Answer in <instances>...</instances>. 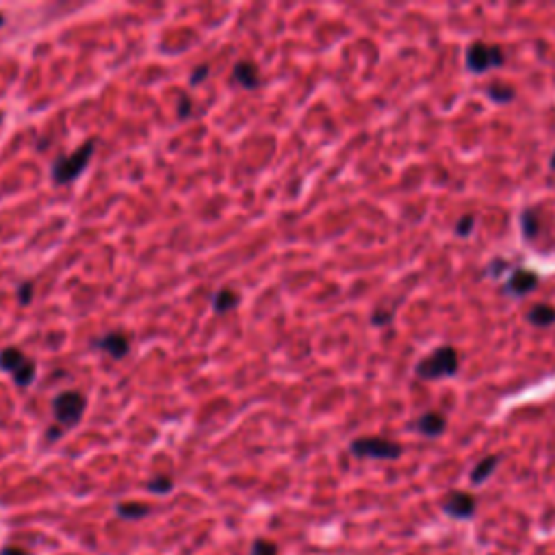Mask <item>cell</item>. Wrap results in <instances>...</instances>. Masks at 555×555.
Returning <instances> with one entry per match:
<instances>
[{
	"label": "cell",
	"instance_id": "4",
	"mask_svg": "<svg viewBox=\"0 0 555 555\" xmlns=\"http://www.w3.org/2000/svg\"><path fill=\"white\" fill-rule=\"evenodd\" d=\"M505 61V55L499 46L475 42L466 48V68L473 74H484L486 70L501 68Z\"/></svg>",
	"mask_w": 555,
	"mask_h": 555
},
{
	"label": "cell",
	"instance_id": "18",
	"mask_svg": "<svg viewBox=\"0 0 555 555\" xmlns=\"http://www.w3.org/2000/svg\"><path fill=\"white\" fill-rule=\"evenodd\" d=\"M172 488H174V482L167 475H158V477L148 482V491L152 495H167V493H172Z\"/></svg>",
	"mask_w": 555,
	"mask_h": 555
},
{
	"label": "cell",
	"instance_id": "24",
	"mask_svg": "<svg viewBox=\"0 0 555 555\" xmlns=\"http://www.w3.org/2000/svg\"><path fill=\"white\" fill-rule=\"evenodd\" d=\"M30 293H33V284L30 282H26V284L20 286V304L22 306L30 302Z\"/></svg>",
	"mask_w": 555,
	"mask_h": 555
},
{
	"label": "cell",
	"instance_id": "7",
	"mask_svg": "<svg viewBox=\"0 0 555 555\" xmlns=\"http://www.w3.org/2000/svg\"><path fill=\"white\" fill-rule=\"evenodd\" d=\"M477 510V499L464 491H451L443 501V512L453 520H471Z\"/></svg>",
	"mask_w": 555,
	"mask_h": 555
},
{
	"label": "cell",
	"instance_id": "26",
	"mask_svg": "<svg viewBox=\"0 0 555 555\" xmlns=\"http://www.w3.org/2000/svg\"><path fill=\"white\" fill-rule=\"evenodd\" d=\"M0 555H30V553L24 549H18V547H5L3 551H0Z\"/></svg>",
	"mask_w": 555,
	"mask_h": 555
},
{
	"label": "cell",
	"instance_id": "2",
	"mask_svg": "<svg viewBox=\"0 0 555 555\" xmlns=\"http://www.w3.org/2000/svg\"><path fill=\"white\" fill-rule=\"evenodd\" d=\"M93 150H95V141L89 139V141H85L83 145H80V148H76L72 154L57 158L55 165H53L55 183L57 185H68V183L76 181V178L83 174L85 167L89 165V161L93 156Z\"/></svg>",
	"mask_w": 555,
	"mask_h": 555
},
{
	"label": "cell",
	"instance_id": "5",
	"mask_svg": "<svg viewBox=\"0 0 555 555\" xmlns=\"http://www.w3.org/2000/svg\"><path fill=\"white\" fill-rule=\"evenodd\" d=\"M85 397L76 393V390H65V393L57 395L55 401H53V412H55V419L59 426L63 428H74L76 423L83 419V412H85Z\"/></svg>",
	"mask_w": 555,
	"mask_h": 555
},
{
	"label": "cell",
	"instance_id": "20",
	"mask_svg": "<svg viewBox=\"0 0 555 555\" xmlns=\"http://www.w3.org/2000/svg\"><path fill=\"white\" fill-rule=\"evenodd\" d=\"M473 226H475V215H462L458 219V224H455V235L458 237H468L473 233Z\"/></svg>",
	"mask_w": 555,
	"mask_h": 555
},
{
	"label": "cell",
	"instance_id": "27",
	"mask_svg": "<svg viewBox=\"0 0 555 555\" xmlns=\"http://www.w3.org/2000/svg\"><path fill=\"white\" fill-rule=\"evenodd\" d=\"M549 167H551V170L555 172V152L551 154V161H549Z\"/></svg>",
	"mask_w": 555,
	"mask_h": 555
},
{
	"label": "cell",
	"instance_id": "12",
	"mask_svg": "<svg viewBox=\"0 0 555 555\" xmlns=\"http://www.w3.org/2000/svg\"><path fill=\"white\" fill-rule=\"evenodd\" d=\"M233 78L241 87L246 89H256L260 85V76H258V68L252 63V61H239L235 65V72H233Z\"/></svg>",
	"mask_w": 555,
	"mask_h": 555
},
{
	"label": "cell",
	"instance_id": "28",
	"mask_svg": "<svg viewBox=\"0 0 555 555\" xmlns=\"http://www.w3.org/2000/svg\"><path fill=\"white\" fill-rule=\"evenodd\" d=\"M3 24H5V18H3V15H0V26H3Z\"/></svg>",
	"mask_w": 555,
	"mask_h": 555
},
{
	"label": "cell",
	"instance_id": "13",
	"mask_svg": "<svg viewBox=\"0 0 555 555\" xmlns=\"http://www.w3.org/2000/svg\"><path fill=\"white\" fill-rule=\"evenodd\" d=\"M527 319L536 328H549V325L555 323V308L549 304H536L529 308Z\"/></svg>",
	"mask_w": 555,
	"mask_h": 555
},
{
	"label": "cell",
	"instance_id": "17",
	"mask_svg": "<svg viewBox=\"0 0 555 555\" xmlns=\"http://www.w3.org/2000/svg\"><path fill=\"white\" fill-rule=\"evenodd\" d=\"M488 98L495 100L497 104H508L516 98V91L505 83H493L491 87H488Z\"/></svg>",
	"mask_w": 555,
	"mask_h": 555
},
{
	"label": "cell",
	"instance_id": "9",
	"mask_svg": "<svg viewBox=\"0 0 555 555\" xmlns=\"http://www.w3.org/2000/svg\"><path fill=\"white\" fill-rule=\"evenodd\" d=\"M415 430L428 438H436L447 430V419L440 412H426L421 415L415 423Z\"/></svg>",
	"mask_w": 555,
	"mask_h": 555
},
{
	"label": "cell",
	"instance_id": "19",
	"mask_svg": "<svg viewBox=\"0 0 555 555\" xmlns=\"http://www.w3.org/2000/svg\"><path fill=\"white\" fill-rule=\"evenodd\" d=\"M250 555H278V545L273 540H265V538H256Z\"/></svg>",
	"mask_w": 555,
	"mask_h": 555
},
{
	"label": "cell",
	"instance_id": "3",
	"mask_svg": "<svg viewBox=\"0 0 555 555\" xmlns=\"http://www.w3.org/2000/svg\"><path fill=\"white\" fill-rule=\"evenodd\" d=\"M349 451L356 458H371V460H397L403 453L399 443H393L388 438L380 436H363L352 440Z\"/></svg>",
	"mask_w": 555,
	"mask_h": 555
},
{
	"label": "cell",
	"instance_id": "14",
	"mask_svg": "<svg viewBox=\"0 0 555 555\" xmlns=\"http://www.w3.org/2000/svg\"><path fill=\"white\" fill-rule=\"evenodd\" d=\"M116 514L124 520H141L150 514V505L137 503V501H124L116 505Z\"/></svg>",
	"mask_w": 555,
	"mask_h": 555
},
{
	"label": "cell",
	"instance_id": "16",
	"mask_svg": "<svg viewBox=\"0 0 555 555\" xmlns=\"http://www.w3.org/2000/svg\"><path fill=\"white\" fill-rule=\"evenodd\" d=\"M239 304V298H237V293L230 291V289H221L219 293H215V298H213V310L219 315L228 313L230 308H235Z\"/></svg>",
	"mask_w": 555,
	"mask_h": 555
},
{
	"label": "cell",
	"instance_id": "23",
	"mask_svg": "<svg viewBox=\"0 0 555 555\" xmlns=\"http://www.w3.org/2000/svg\"><path fill=\"white\" fill-rule=\"evenodd\" d=\"M390 319H393V313H386V310H380V313H375V315H373V323H375V325H384V323H388Z\"/></svg>",
	"mask_w": 555,
	"mask_h": 555
},
{
	"label": "cell",
	"instance_id": "15",
	"mask_svg": "<svg viewBox=\"0 0 555 555\" xmlns=\"http://www.w3.org/2000/svg\"><path fill=\"white\" fill-rule=\"evenodd\" d=\"M538 230H540V221H538V210L536 208H525L523 213H520V233L527 241H531Z\"/></svg>",
	"mask_w": 555,
	"mask_h": 555
},
{
	"label": "cell",
	"instance_id": "21",
	"mask_svg": "<svg viewBox=\"0 0 555 555\" xmlns=\"http://www.w3.org/2000/svg\"><path fill=\"white\" fill-rule=\"evenodd\" d=\"M510 265H508V260H503V258H495L493 260V265L486 269V273L491 275V278H499L505 269H508Z\"/></svg>",
	"mask_w": 555,
	"mask_h": 555
},
{
	"label": "cell",
	"instance_id": "25",
	"mask_svg": "<svg viewBox=\"0 0 555 555\" xmlns=\"http://www.w3.org/2000/svg\"><path fill=\"white\" fill-rule=\"evenodd\" d=\"M206 76H208V68H206V65H202V68H195V72L191 76V85H195L198 80H204Z\"/></svg>",
	"mask_w": 555,
	"mask_h": 555
},
{
	"label": "cell",
	"instance_id": "1",
	"mask_svg": "<svg viewBox=\"0 0 555 555\" xmlns=\"http://www.w3.org/2000/svg\"><path fill=\"white\" fill-rule=\"evenodd\" d=\"M460 369V358L451 345H443L430 356H426L417 365L415 373L421 380H443V378H453Z\"/></svg>",
	"mask_w": 555,
	"mask_h": 555
},
{
	"label": "cell",
	"instance_id": "11",
	"mask_svg": "<svg viewBox=\"0 0 555 555\" xmlns=\"http://www.w3.org/2000/svg\"><path fill=\"white\" fill-rule=\"evenodd\" d=\"M499 462H501V455L499 453H493V455H486V458H482L475 466H473V471H471V484L473 486L486 484L488 480L495 475V471L499 468Z\"/></svg>",
	"mask_w": 555,
	"mask_h": 555
},
{
	"label": "cell",
	"instance_id": "22",
	"mask_svg": "<svg viewBox=\"0 0 555 555\" xmlns=\"http://www.w3.org/2000/svg\"><path fill=\"white\" fill-rule=\"evenodd\" d=\"M189 113H191V100L187 95L181 98V107H178V116L181 118H189Z\"/></svg>",
	"mask_w": 555,
	"mask_h": 555
},
{
	"label": "cell",
	"instance_id": "10",
	"mask_svg": "<svg viewBox=\"0 0 555 555\" xmlns=\"http://www.w3.org/2000/svg\"><path fill=\"white\" fill-rule=\"evenodd\" d=\"M95 347L98 349H102V352H107L109 356H113V358H124L128 352H130V343H128V338L124 336V334H120V332H109L107 336H102L100 340H95Z\"/></svg>",
	"mask_w": 555,
	"mask_h": 555
},
{
	"label": "cell",
	"instance_id": "8",
	"mask_svg": "<svg viewBox=\"0 0 555 555\" xmlns=\"http://www.w3.org/2000/svg\"><path fill=\"white\" fill-rule=\"evenodd\" d=\"M538 273L529 271V269H514L512 275L508 278V282H505L503 291L508 293V295H514V298H523V295H529L531 291L538 289Z\"/></svg>",
	"mask_w": 555,
	"mask_h": 555
},
{
	"label": "cell",
	"instance_id": "6",
	"mask_svg": "<svg viewBox=\"0 0 555 555\" xmlns=\"http://www.w3.org/2000/svg\"><path fill=\"white\" fill-rule=\"evenodd\" d=\"M0 369L9 371L18 386H28L35 380V365L15 347H5L0 352Z\"/></svg>",
	"mask_w": 555,
	"mask_h": 555
}]
</instances>
